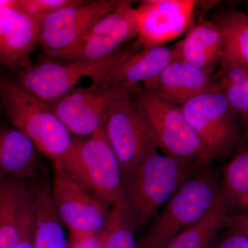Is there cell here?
<instances>
[{
    "mask_svg": "<svg viewBox=\"0 0 248 248\" xmlns=\"http://www.w3.org/2000/svg\"><path fill=\"white\" fill-rule=\"evenodd\" d=\"M223 200L220 182L202 168L183 183L150 223L138 248H163L179 233L193 226Z\"/></svg>",
    "mask_w": 248,
    "mask_h": 248,
    "instance_id": "6da1fadb",
    "label": "cell"
},
{
    "mask_svg": "<svg viewBox=\"0 0 248 248\" xmlns=\"http://www.w3.org/2000/svg\"><path fill=\"white\" fill-rule=\"evenodd\" d=\"M0 102L13 127L40 154L56 161L69 149L73 136L48 103L23 89L17 81L0 78Z\"/></svg>",
    "mask_w": 248,
    "mask_h": 248,
    "instance_id": "7a4b0ae2",
    "label": "cell"
},
{
    "mask_svg": "<svg viewBox=\"0 0 248 248\" xmlns=\"http://www.w3.org/2000/svg\"><path fill=\"white\" fill-rule=\"evenodd\" d=\"M53 162L110 206L124 197L122 169L103 128L88 137H73L66 154Z\"/></svg>",
    "mask_w": 248,
    "mask_h": 248,
    "instance_id": "3957f363",
    "label": "cell"
},
{
    "mask_svg": "<svg viewBox=\"0 0 248 248\" xmlns=\"http://www.w3.org/2000/svg\"><path fill=\"white\" fill-rule=\"evenodd\" d=\"M130 95L141 108L163 154L192 169L205 167L213 156L207 151L179 106L143 86Z\"/></svg>",
    "mask_w": 248,
    "mask_h": 248,
    "instance_id": "277c9868",
    "label": "cell"
},
{
    "mask_svg": "<svg viewBox=\"0 0 248 248\" xmlns=\"http://www.w3.org/2000/svg\"><path fill=\"white\" fill-rule=\"evenodd\" d=\"M200 169L187 167L156 151L148 155L124 180V196L137 231L148 226L183 183Z\"/></svg>",
    "mask_w": 248,
    "mask_h": 248,
    "instance_id": "5b68a950",
    "label": "cell"
},
{
    "mask_svg": "<svg viewBox=\"0 0 248 248\" xmlns=\"http://www.w3.org/2000/svg\"><path fill=\"white\" fill-rule=\"evenodd\" d=\"M139 46L122 48L107 58L87 61L48 60L24 68L17 82L31 94L46 103L60 99L75 89L83 78L94 86H104L108 77L122 60Z\"/></svg>",
    "mask_w": 248,
    "mask_h": 248,
    "instance_id": "8992f818",
    "label": "cell"
},
{
    "mask_svg": "<svg viewBox=\"0 0 248 248\" xmlns=\"http://www.w3.org/2000/svg\"><path fill=\"white\" fill-rule=\"evenodd\" d=\"M180 107L213 159L236 153L244 146L241 119L221 93H202Z\"/></svg>",
    "mask_w": 248,
    "mask_h": 248,
    "instance_id": "52a82bcc",
    "label": "cell"
},
{
    "mask_svg": "<svg viewBox=\"0 0 248 248\" xmlns=\"http://www.w3.org/2000/svg\"><path fill=\"white\" fill-rule=\"evenodd\" d=\"M103 129L120 163L124 180L157 148L143 111L130 94L112 107Z\"/></svg>",
    "mask_w": 248,
    "mask_h": 248,
    "instance_id": "ba28073f",
    "label": "cell"
},
{
    "mask_svg": "<svg viewBox=\"0 0 248 248\" xmlns=\"http://www.w3.org/2000/svg\"><path fill=\"white\" fill-rule=\"evenodd\" d=\"M136 7L126 0L117 1L115 9L97 21L84 35L54 59L87 61L107 58L136 38Z\"/></svg>",
    "mask_w": 248,
    "mask_h": 248,
    "instance_id": "9c48e42d",
    "label": "cell"
},
{
    "mask_svg": "<svg viewBox=\"0 0 248 248\" xmlns=\"http://www.w3.org/2000/svg\"><path fill=\"white\" fill-rule=\"evenodd\" d=\"M129 94L121 88L92 84L75 88L48 104L73 137L84 138L103 128L112 107Z\"/></svg>",
    "mask_w": 248,
    "mask_h": 248,
    "instance_id": "30bf717a",
    "label": "cell"
},
{
    "mask_svg": "<svg viewBox=\"0 0 248 248\" xmlns=\"http://www.w3.org/2000/svg\"><path fill=\"white\" fill-rule=\"evenodd\" d=\"M52 199L62 224L70 234H99L105 228L110 207L54 165Z\"/></svg>",
    "mask_w": 248,
    "mask_h": 248,
    "instance_id": "8fae6325",
    "label": "cell"
},
{
    "mask_svg": "<svg viewBox=\"0 0 248 248\" xmlns=\"http://www.w3.org/2000/svg\"><path fill=\"white\" fill-rule=\"evenodd\" d=\"M117 1H81L40 19V42L51 58L66 50L101 18L115 9Z\"/></svg>",
    "mask_w": 248,
    "mask_h": 248,
    "instance_id": "7c38bea8",
    "label": "cell"
},
{
    "mask_svg": "<svg viewBox=\"0 0 248 248\" xmlns=\"http://www.w3.org/2000/svg\"><path fill=\"white\" fill-rule=\"evenodd\" d=\"M198 1L146 0L136 7V45H166L186 33L194 22Z\"/></svg>",
    "mask_w": 248,
    "mask_h": 248,
    "instance_id": "4fadbf2b",
    "label": "cell"
},
{
    "mask_svg": "<svg viewBox=\"0 0 248 248\" xmlns=\"http://www.w3.org/2000/svg\"><path fill=\"white\" fill-rule=\"evenodd\" d=\"M179 60L177 44L139 47L118 63L104 86L121 88L133 93L154 79L168 65Z\"/></svg>",
    "mask_w": 248,
    "mask_h": 248,
    "instance_id": "5bb4252c",
    "label": "cell"
},
{
    "mask_svg": "<svg viewBox=\"0 0 248 248\" xmlns=\"http://www.w3.org/2000/svg\"><path fill=\"white\" fill-rule=\"evenodd\" d=\"M142 86L179 107L199 94L213 91L211 76L180 60L170 63Z\"/></svg>",
    "mask_w": 248,
    "mask_h": 248,
    "instance_id": "9a60e30c",
    "label": "cell"
},
{
    "mask_svg": "<svg viewBox=\"0 0 248 248\" xmlns=\"http://www.w3.org/2000/svg\"><path fill=\"white\" fill-rule=\"evenodd\" d=\"M177 46L179 60L211 76L223 54V35L213 20L202 19L192 23L185 37Z\"/></svg>",
    "mask_w": 248,
    "mask_h": 248,
    "instance_id": "2e32d148",
    "label": "cell"
},
{
    "mask_svg": "<svg viewBox=\"0 0 248 248\" xmlns=\"http://www.w3.org/2000/svg\"><path fill=\"white\" fill-rule=\"evenodd\" d=\"M39 42V21L16 6L0 43V63L11 68H27L29 57Z\"/></svg>",
    "mask_w": 248,
    "mask_h": 248,
    "instance_id": "e0dca14e",
    "label": "cell"
},
{
    "mask_svg": "<svg viewBox=\"0 0 248 248\" xmlns=\"http://www.w3.org/2000/svg\"><path fill=\"white\" fill-rule=\"evenodd\" d=\"M29 188L34 248H68V239L54 206L50 186L40 182Z\"/></svg>",
    "mask_w": 248,
    "mask_h": 248,
    "instance_id": "ac0fdd59",
    "label": "cell"
},
{
    "mask_svg": "<svg viewBox=\"0 0 248 248\" xmlns=\"http://www.w3.org/2000/svg\"><path fill=\"white\" fill-rule=\"evenodd\" d=\"M30 203V188L24 181L6 176L0 192V248L16 247Z\"/></svg>",
    "mask_w": 248,
    "mask_h": 248,
    "instance_id": "d6986e66",
    "label": "cell"
},
{
    "mask_svg": "<svg viewBox=\"0 0 248 248\" xmlns=\"http://www.w3.org/2000/svg\"><path fill=\"white\" fill-rule=\"evenodd\" d=\"M40 154L32 142L14 127L0 125V173L22 179L32 177Z\"/></svg>",
    "mask_w": 248,
    "mask_h": 248,
    "instance_id": "ffe728a7",
    "label": "cell"
},
{
    "mask_svg": "<svg viewBox=\"0 0 248 248\" xmlns=\"http://www.w3.org/2000/svg\"><path fill=\"white\" fill-rule=\"evenodd\" d=\"M213 21L223 35L221 59L248 66V14L236 9L224 10Z\"/></svg>",
    "mask_w": 248,
    "mask_h": 248,
    "instance_id": "44dd1931",
    "label": "cell"
},
{
    "mask_svg": "<svg viewBox=\"0 0 248 248\" xmlns=\"http://www.w3.org/2000/svg\"><path fill=\"white\" fill-rule=\"evenodd\" d=\"M219 182L229 213L248 210V144H244L225 166Z\"/></svg>",
    "mask_w": 248,
    "mask_h": 248,
    "instance_id": "7402d4cb",
    "label": "cell"
},
{
    "mask_svg": "<svg viewBox=\"0 0 248 248\" xmlns=\"http://www.w3.org/2000/svg\"><path fill=\"white\" fill-rule=\"evenodd\" d=\"M229 210L222 200L203 219L179 233L163 248H212Z\"/></svg>",
    "mask_w": 248,
    "mask_h": 248,
    "instance_id": "603a6c76",
    "label": "cell"
},
{
    "mask_svg": "<svg viewBox=\"0 0 248 248\" xmlns=\"http://www.w3.org/2000/svg\"><path fill=\"white\" fill-rule=\"evenodd\" d=\"M135 218L124 196L111 205L105 228L99 234L100 248H138Z\"/></svg>",
    "mask_w": 248,
    "mask_h": 248,
    "instance_id": "cb8c5ba5",
    "label": "cell"
},
{
    "mask_svg": "<svg viewBox=\"0 0 248 248\" xmlns=\"http://www.w3.org/2000/svg\"><path fill=\"white\" fill-rule=\"evenodd\" d=\"M248 76V66L221 59L216 71L211 76L212 89L223 93Z\"/></svg>",
    "mask_w": 248,
    "mask_h": 248,
    "instance_id": "d4e9b609",
    "label": "cell"
},
{
    "mask_svg": "<svg viewBox=\"0 0 248 248\" xmlns=\"http://www.w3.org/2000/svg\"><path fill=\"white\" fill-rule=\"evenodd\" d=\"M79 0H17V6L23 12L37 20L66 6L76 4Z\"/></svg>",
    "mask_w": 248,
    "mask_h": 248,
    "instance_id": "484cf974",
    "label": "cell"
},
{
    "mask_svg": "<svg viewBox=\"0 0 248 248\" xmlns=\"http://www.w3.org/2000/svg\"><path fill=\"white\" fill-rule=\"evenodd\" d=\"M221 93L241 119L248 108V76Z\"/></svg>",
    "mask_w": 248,
    "mask_h": 248,
    "instance_id": "4316f807",
    "label": "cell"
},
{
    "mask_svg": "<svg viewBox=\"0 0 248 248\" xmlns=\"http://www.w3.org/2000/svg\"><path fill=\"white\" fill-rule=\"evenodd\" d=\"M224 227L233 232L244 235L248 239V210L229 214L225 221Z\"/></svg>",
    "mask_w": 248,
    "mask_h": 248,
    "instance_id": "83f0119b",
    "label": "cell"
},
{
    "mask_svg": "<svg viewBox=\"0 0 248 248\" xmlns=\"http://www.w3.org/2000/svg\"><path fill=\"white\" fill-rule=\"evenodd\" d=\"M14 248H34L33 228H32V209L31 203L24 216L22 232L17 245Z\"/></svg>",
    "mask_w": 248,
    "mask_h": 248,
    "instance_id": "f1b7e54d",
    "label": "cell"
},
{
    "mask_svg": "<svg viewBox=\"0 0 248 248\" xmlns=\"http://www.w3.org/2000/svg\"><path fill=\"white\" fill-rule=\"evenodd\" d=\"M68 248H100L99 234H70Z\"/></svg>",
    "mask_w": 248,
    "mask_h": 248,
    "instance_id": "f546056e",
    "label": "cell"
},
{
    "mask_svg": "<svg viewBox=\"0 0 248 248\" xmlns=\"http://www.w3.org/2000/svg\"><path fill=\"white\" fill-rule=\"evenodd\" d=\"M212 248H248V239L244 235L231 232Z\"/></svg>",
    "mask_w": 248,
    "mask_h": 248,
    "instance_id": "4dcf8cb0",
    "label": "cell"
},
{
    "mask_svg": "<svg viewBox=\"0 0 248 248\" xmlns=\"http://www.w3.org/2000/svg\"><path fill=\"white\" fill-rule=\"evenodd\" d=\"M17 0H16L14 4L0 8V43L11 15L15 7L17 6Z\"/></svg>",
    "mask_w": 248,
    "mask_h": 248,
    "instance_id": "1f68e13d",
    "label": "cell"
},
{
    "mask_svg": "<svg viewBox=\"0 0 248 248\" xmlns=\"http://www.w3.org/2000/svg\"><path fill=\"white\" fill-rule=\"evenodd\" d=\"M241 124L244 137V144H248V108L241 117Z\"/></svg>",
    "mask_w": 248,
    "mask_h": 248,
    "instance_id": "d6a6232c",
    "label": "cell"
},
{
    "mask_svg": "<svg viewBox=\"0 0 248 248\" xmlns=\"http://www.w3.org/2000/svg\"><path fill=\"white\" fill-rule=\"evenodd\" d=\"M16 0H0V8L13 4Z\"/></svg>",
    "mask_w": 248,
    "mask_h": 248,
    "instance_id": "836d02e7",
    "label": "cell"
},
{
    "mask_svg": "<svg viewBox=\"0 0 248 248\" xmlns=\"http://www.w3.org/2000/svg\"><path fill=\"white\" fill-rule=\"evenodd\" d=\"M5 177H6V176L0 173V192H1V186H2L3 182H4Z\"/></svg>",
    "mask_w": 248,
    "mask_h": 248,
    "instance_id": "e575fe53",
    "label": "cell"
},
{
    "mask_svg": "<svg viewBox=\"0 0 248 248\" xmlns=\"http://www.w3.org/2000/svg\"><path fill=\"white\" fill-rule=\"evenodd\" d=\"M246 8H247L248 14V0H247V1H246Z\"/></svg>",
    "mask_w": 248,
    "mask_h": 248,
    "instance_id": "d590c367",
    "label": "cell"
},
{
    "mask_svg": "<svg viewBox=\"0 0 248 248\" xmlns=\"http://www.w3.org/2000/svg\"><path fill=\"white\" fill-rule=\"evenodd\" d=\"M0 78H1V77H0Z\"/></svg>",
    "mask_w": 248,
    "mask_h": 248,
    "instance_id": "8d00e7d4",
    "label": "cell"
}]
</instances>
